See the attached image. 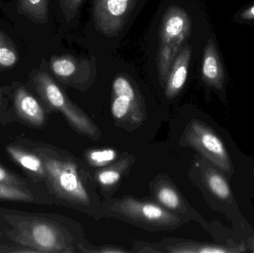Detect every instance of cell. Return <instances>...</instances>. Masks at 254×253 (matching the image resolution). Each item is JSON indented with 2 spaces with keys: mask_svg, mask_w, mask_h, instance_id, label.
<instances>
[{
  "mask_svg": "<svg viewBox=\"0 0 254 253\" xmlns=\"http://www.w3.org/2000/svg\"><path fill=\"white\" fill-rule=\"evenodd\" d=\"M22 140L43 160L46 170L44 183L53 200L95 219L104 218L98 187L84 160L52 144Z\"/></svg>",
  "mask_w": 254,
  "mask_h": 253,
  "instance_id": "cell-1",
  "label": "cell"
},
{
  "mask_svg": "<svg viewBox=\"0 0 254 253\" xmlns=\"http://www.w3.org/2000/svg\"><path fill=\"white\" fill-rule=\"evenodd\" d=\"M6 236L37 253H81L89 243L79 223L66 217L0 209Z\"/></svg>",
  "mask_w": 254,
  "mask_h": 253,
  "instance_id": "cell-2",
  "label": "cell"
},
{
  "mask_svg": "<svg viewBox=\"0 0 254 253\" xmlns=\"http://www.w3.org/2000/svg\"><path fill=\"white\" fill-rule=\"evenodd\" d=\"M102 213L104 218H116L151 232L176 230L186 222L153 199H136L130 196L104 199Z\"/></svg>",
  "mask_w": 254,
  "mask_h": 253,
  "instance_id": "cell-3",
  "label": "cell"
},
{
  "mask_svg": "<svg viewBox=\"0 0 254 253\" xmlns=\"http://www.w3.org/2000/svg\"><path fill=\"white\" fill-rule=\"evenodd\" d=\"M31 87L49 112H60L70 126L79 135L96 141L101 132L93 120L74 104L66 94L45 71H37L31 79Z\"/></svg>",
  "mask_w": 254,
  "mask_h": 253,
  "instance_id": "cell-4",
  "label": "cell"
},
{
  "mask_svg": "<svg viewBox=\"0 0 254 253\" xmlns=\"http://www.w3.org/2000/svg\"><path fill=\"white\" fill-rule=\"evenodd\" d=\"M188 13L177 5L167 9L160 26V43L157 65L160 83L164 88L172 65L190 33Z\"/></svg>",
  "mask_w": 254,
  "mask_h": 253,
  "instance_id": "cell-5",
  "label": "cell"
},
{
  "mask_svg": "<svg viewBox=\"0 0 254 253\" xmlns=\"http://www.w3.org/2000/svg\"><path fill=\"white\" fill-rule=\"evenodd\" d=\"M111 112L117 125L134 129L146 120V108L138 89L129 78L120 74L114 79Z\"/></svg>",
  "mask_w": 254,
  "mask_h": 253,
  "instance_id": "cell-6",
  "label": "cell"
},
{
  "mask_svg": "<svg viewBox=\"0 0 254 253\" xmlns=\"http://www.w3.org/2000/svg\"><path fill=\"white\" fill-rule=\"evenodd\" d=\"M182 144L196 150L206 160L224 171H230L231 161L220 138L207 125L198 120H190L182 138Z\"/></svg>",
  "mask_w": 254,
  "mask_h": 253,
  "instance_id": "cell-7",
  "label": "cell"
},
{
  "mask_svg": "<svg viewBox=\"0 0 254 253\" xmlns=\"http://www.w3.org/2000/svg\"><path fill=\"white\" fill-rule=\"evenodd\" d=\"M52 73L60 83L86 92L96 80L95 59L77 58L69 54L52 56L50 59Z\"/></svg>",
  "mask_w": 254,
  "mask_h": 253,
  "instance_id": "cell-8",
  "label": "cell"
},
{
  "mask_svg": "<svg viewBox=\"0 0 254 253\" xmlns=\"http://www.w3.org/2000/svg\"><path fill=\"white\" fill-rule=\"evenodd\" d=\"M11 110L15 123L41 129L47 124L48 111L37 97L19 83L11 86Z\"/></svg>",
  "mask_w": 254,
  "mask_h": 253,
  "instance_id": "cell-9",
  "label": "cell"
},
{
  "mask_svg": "<svg viewBox=\"0 0 254 253\" xmlns=\"http://www.w3.org/2000/svg\"><path fill=\"white\" fill-rule=\"evenodd\" d=\"M137 0H93L94 22L97 30L108 37L123 29Z\"/></svg>",
  "mask_w": 254,
  "mask_h": 253,
  "instance_id": "cell-10",
  "label": "cell"
},
{
  "mask_svg": "<svg viewBox=\"0 0 254 253\" xmlns=\"http://www.w3.org/2000/svg\"><path fill=\"white\" fill-rule=\"evenodd\" d=\"M149 188L153 200L164 209L186 221L197 218L192 208L167 175L161 174L155 177L151 181Z\"/></svg>",
  "mask_w": 254,
  "mask_h": 253,
  "instance_id": "cell-11",
  "label": "cell"
},
{
  "mask_svg": "<svg viewBox=\"0 0 254 253\" xmlns=\"http://www.w3.org/2000/svg\"><path fill=\"white\" fill-rule=\"evenodd\" d=\"M135 160L134 154L124 153L114 163L95 171L94 179L104 199H110L114 195Z\"/></svg>",
  "mask_w": 254,
  "mask_h": 253,
  "instance_id": "cell-12",
  "label": "cell"
},
{
  "mask_svg": "<svg viewBox=\"0 0 254 253\" xmlns=\"http://www.w3.org/2000/svg\"><path fill=\"white\" fill-rule=\"evenodd\" d=\"M5 151L10 160L21 168L32 182H44L46 170L43 160L23 140L7 144Z\"/></svg>",
  "mask_w": 254,
  "mask_h": 253,
  "instance_id": "cell-13",
  "label": "cell"
},
{
  "mask_svg": "<svg viewBox=\"0 0 254 253\" xmlns=\"http://www.w3.org/2000/svg\"><path fill=\"white\" fill-rule=\"evenodd\" d=\"M152 244L159 253H222L241 251L230 247L199 243L177 238H166L161 242Z\"/></svg>",
  "mask_w": 254,
  "mask_h": 253,
  "instance_id": "cell-14",
  "label": "cell"
},
{
  "mask_svg": "<svg viewBox=\"0 0 254 253\" xmlns=\"http://www.w3.org/2000/svg\"><path fill=\"white\" fill-rule=\"evenodd\" d=\"M191 52L192 49L190 46H185L179 52L172 65L167 83L164 86L165 95L168 99H173L177 96L186 83Z\"/></svg>",
  "mask_w": 254,
  "mask_h": 253,
  "instance_id": "cell-15",
  "label": "cell"
},
{
  "mask_svg": "<svg viewBox=\"0 0 254 253\" xmlns=\"http://www.w3.org/2000/svg\"><path fill=\"white\" fill-rule=\"evenodd\" d=\"M200 172L205 187L219 199L225 200L231 197V189L226 180L217 171L200 161Z\"/></svg>",
  "mask_w": 254,
  "mask_h": 253,
  "instance_id": "cell-16",
  "label": "cell"
},
{
  "mask_svg": "<svg viewBox=\"0 0 254 253\" xmlns=\"http://www.w3.org/2000/svg\"><path fill=\"white\" fill-rule=\"evenodd\" d=\"M202 76L206 82L213 86H219L222 73L214 46L209 43L204 52L202 64Z\"/></svg>",
  "mask_w": 254,
  "mask_h": 253,
  "instance_id": "cell-17",
  "label": "cell"
},
{
  "mask_svg": "<svg viewBox=\"0 0 254 253\" xmlns=\"http://www.w3.org/2000/svg\"><path fill=\"white\" fill-rule=\"evenodd\" d=\"M83 157L88 166L98 169L116 162L119 158V153L112 148L89 149L83 152Z\"/></svg>",
  "mask_w": 254,
  "mask_h": 253,
  "instance_id": "cell-18",
  "label": "cell"
},
{
  "mask_svg": "<svg viewBox=\"0 0 254 253\" xmlns=\"http://www.w3.org/2000/svg\"><path fill=\"white\" fill-rule=\"evenodd\" d=\"M19 12L37 23L47 22L49 0H18Z\"/></svg>",
  "mask_w": 254,
  "mask_h": 253,
  "instance_id": "cell-19",
  "label": "cell"
},
{
  "mask_svg": "<svg viewBox=\"0 0 254 253\" xmlns=\"http://www.w3.org/2000/svg\"><path fill=\"white\" fill-rule=\"evenodd\" d=\"M0 201L21 203H45L34 196L28 188L15 187L0 182Z\"/></svg>",
  "mask_w": 254,
  "mask_h": 253,
  "instance_id": "cell-20",
  "label": "cell"
},
{
  "mask_svg": "<svg viewBox=\"0 0 254 253\" xmlns=\"http://www.w3.org/2000/svg\"><path fill=\"white\" fill-rule=\"evenodd\" d=\"M19 60V54L14 43L0 30V72L13 68Z\"/></svg>",
  "mask_w": 254,
  "mask_h": 253,
  "instance_id": "cell-21",
  "label": "cell"
},
{
  "mask_svg": "<svg viewBox=\"0 0 254 253\" xmlns=\"http://www.w3.org/2000/svg\"><path fill=\"white\" fill-rule=\"evenodd\" d=\"M11 87L0 86V125L6 126L9 123H15L12 113Z\"/></svg>",
  "mask_w": 254,
  "mask_h": 253,
  "instance_id": "cell-22",
  "label": "cell"
},
{
  "mask_svg": "<svg viewBox=\"0 0 254 253\" xmlns=\"http://www.w3.org/2000/svg\"><path fill=\"white\" fill-rule=\"evenodd\" d=\"M0 182L15 186V187L28 188V184L25 179L17 174L11 172L0 163Z\"/></svg>",
  "mask_w": 254,
  "mask_h": 253,
  "instance_id": "cell-23",
  "label": "cell"
},
{
  "mask_svg": "<svg viewBox=\"0 0 254 253\" xmlns=\"http://www.w3.org/2000/svg\"><path fill=\"white\" fill-rule=\"evenodd\" d=\"M130 253V251L124 249L121 247L113 245H101L95 246L92 244L88 243L81 250V253Z\"/></svg>",
  "mask_w": 254,
  "mask_h": 253,
  "instance_id": "cell-24",
  "label": "cell"
},
{
  "mask_svg": "<svg viewBox=\"0 0 254 253\" xmlns=\"http://www.w3.org/2000/svg\"><path fill=\"white\" fill-rule=\"evenodd\" d=\"M83 0H60L65 20L70 22L75 16Z\"/></svg>",
  "mask_w": 254,
  "mask_h": 253,
  "instance_id": "cell-25",
  "label": "cell"
},
{
  "mask_svg": "<svg viewBox=\"0 0 254 253\" xmlns=\"http://www.w3.org/2000/svg\"><path fill=\"white\" fill-rule=\"evenodd\" d=\"M130 253H159L158 250L154 247L153 244L147 242H137L133 244L132 250Z\"/></svg>",
  "mask_w": 254,
  "mask_h": 253,
  "instance_id": "cell-26",
  "label": "cell"
},
{
  "mask_svg": "<svg viewBox=\"0 0 254 253\" xmlns=\"http://www.w3.org/2000/svg\"><path fill=\"white\" fill-rule=\"evenodd\" d=\"M22 251L23 249L21 247L13 248V247L8 246V245L0 244V253H22Z\"/></svg>",
  "mask_w": 254,
  "mask_h": 253,
  "instance_id": "cell-27",
  "label": "cell"
},
{
  "mask_svg": "<svg viewBox=\"0 0 254 253\" xmlns=\"http://www.w3.org/2000/svg\"><path fill=\"white\" fill-rule=\"evenodd\" d=\"M249 13V16L254 18V6L251 7L250 10H249V13Z\"/></svg>",
  "mask_w": 254,
  "mask_h": 253,
  "instance_id": "cell-28",
  "label": "cell"
},
{
  "mask_svg": "<svg viewBox=\"0 0 254 253\" xmlns=\"http://www.w3.org/2000/svg\"><path fill=\"white\" fill-rule=\"evenodd\" d=\"M251 248H252V251L254 252V240L251 242Z\"/></svg>",
  "mask_w": 254,
  "mask_h": 253,
  "instance_id": "cell-29",
  "label": "cell"
}]
</instances>
